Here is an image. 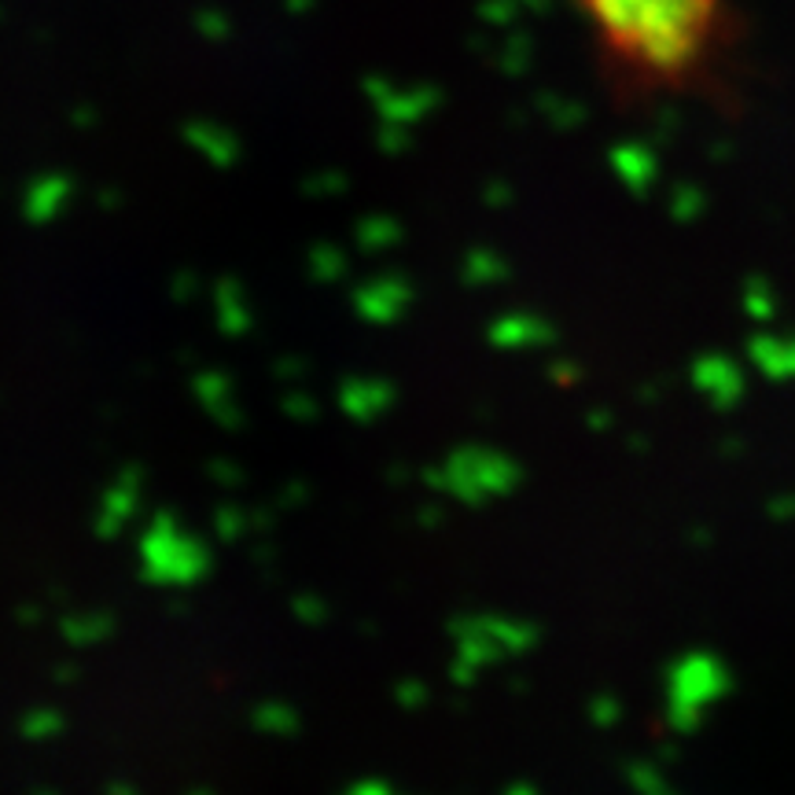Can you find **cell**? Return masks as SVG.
<instances>
[{"label": "cell", "instance_id": "cell-1", "mask_svg": "<svg viewBox=\"0 0 795 795\" xmlns=\"http://www.w3.org/2000/svg\"><path fill=\"white\" fill-rule=\"evenodd\" d=\"M596 41L627 74L681 85L715 60L725 0H575Z\"/></svg>", "mask_w": 795, "mask_h": 795}]
</instances>
